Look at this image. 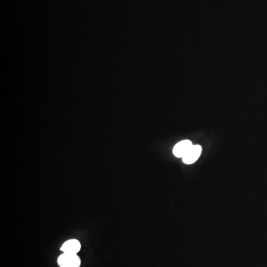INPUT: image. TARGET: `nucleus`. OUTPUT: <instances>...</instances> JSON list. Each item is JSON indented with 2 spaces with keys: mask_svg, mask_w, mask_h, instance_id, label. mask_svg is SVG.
<instances>
[{
  "mask_svg": "<svg viewBox=\"0 0 267 267\" xmlns=\"http://www.w3.org/2000/svg\"><path fill=\"white\" fill-rule=\"evenodd\" d=\"M57 261L60 267H80L81 265V261L77 254L63 253Z\"/></svg>",
  "mask_w": 267,
  "mask_h": 267,
  "instance_id": "nucleus-1",
  "label": "nucleus"
},
{
  "mask_svg": "<svg viewBox=\"0 0 267 267\" xmlns=\"http://www.w3.org/2000/svg\"><path fill=\"white\" fill-rule=\"evenodd\" d=\"M202 148L199 145H193L190 150L187 152L186 155L182 158L183 162L186 164H192L197 160L201 155Z\"/></svg>",
  "mask_w": 267,
  "mask_h": 267,
  "instance_id": "nucleus-2",
  "label": "nucleus"
},
{
  "mask_svg": "<svg viewBox=\"0 0 267 267\" xmlns=\"http://www.w3.org/2000/svg\"><path fill=\"white\" fill-rule=\"evenodd\" d=\"M192 146H193V144L190 141L186 140V141H181V142H178L174 147L173 154L177 158H183L190 150Z\"/></svg>",
  "mask_w": 267,
  "mask_h": 267,
  "instance_id": "nucleus-3",
  "label": "nucleus"
},
{
  "mask_svg": "<svg viewBox=\"0 0 267 267\" xmlns=\"http://www.w3.org/2000/svg\"><path fill=\"white\" fill-rule=\"evenodd\" d=\"M60 249L63 253L77 254L81 249V244L77 240H69L63 244Z\"/></svg>",
  "mask_w": 267,
  "mask_h": 267,
  "instance_id": "nucleus-4",
  "label": "nucleus"
}]
</instances>
